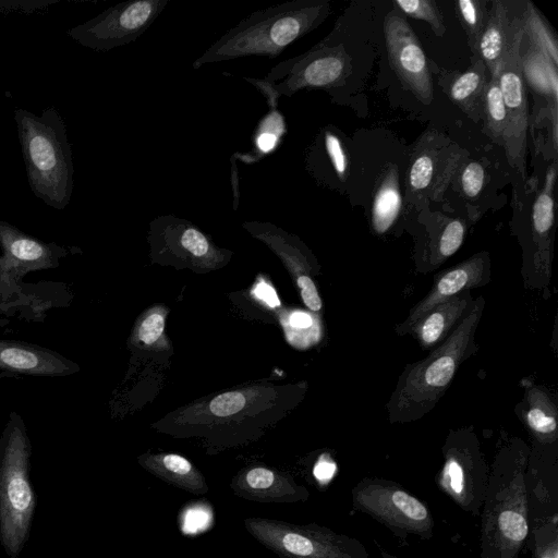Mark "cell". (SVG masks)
I'll return each instance as SVG.
<instances>
[{
  "instance_id": "cell-1",
  "label": "cell",
  "mask_w": 558,
  "mask_h": 558,
  "mask_svg": "<svg viewBox=\"0 0 558 558\" xmlns=\"http://www.w3.org/2000/svg\"><path fill=\"white\" fill-rule=\"evenodd\" d=\"M485 301L473 300L449 336L424 359L408 364L399 377L387 411L391 423H410L428 414L450 386L460 365L477 347L475 332Z\"/></svg>"
},
{
  "instance_id": "cell-2",
  "label": "cell",
  "mask_w": 558,
  "mask_h": 558,
  "mask_svg": "<svg viewBox=\"0 0 558 558\" xmlns=\"http://www.w3.org/2000/svg\"><path fill=\"white\" fill-rule=\"evenodd\" d=\"M330 11V2L323 0L289 1L255 11L206 49L193 69L250 56L274 59L317 28Z\"/></svg>"
},
{
  "instance_id": "cell-3",
  "label": "cell",
  "mask_w": 558,
  "mask_h": 558,
  "mask_svg": "<svg viewBox=\"0 0 558 558\" xmlns=\"http://www.w3.org/2000/svg\"><path fill=\"white\" fill-rule=\"evenodd\" d=\"M14 120L32 192L50 207L64 209L73 192L74 167L62 117L54 107L39 116L19 108Z\"/></svg>"
},
{
  "instance_id": "cell-4",
  "label": "cell",
  "mask_w": 558,
  "mask_h": 558,
  "mask_svg": "<svg viewBox=\"0 0 558 558\" xmlns=\"http://www.w3.org/2000/svg\"><path fill=\"white\" fill-rule=\"evenodd\" d=\"M523 454L496 459L481 510V558H518L529 533Z\"/></svg>"
},
{
  "instance_id": "cell-5",
  "label": "cell",
  "mask_w": 558,
  "mask_h": 558,
  "mask_svg": "<svg viewBox=\"0 0 558 558\" xmlns=\"http://www.w3.org/2000/svg\"><path fill=\"white\" fill-rule=\"evenodd\" d=\"M31 451L23 420L11 413L0 435V545L9 558H17L28 541L37 507Z\"/></svg>"
},
{
  "instance_id": "cell-6",
  "label": "cell",
  "mask_w": 558,
  "mask_h": 558,
  "mask_svg": "<svg viewBox=\"0 0 558 558\" xmlns=\"http://www.w3.org/2000/svg\"><path fill=\"white\" fill-rule=\"evenodd\" d=\"M352 73V59L342 45L322 41L307 52L278 63L264 80L245 78L257 86L274 109L281 96L301 89H335Z\"/></svg>"
},
{
  "instance_id": "cell-7",
  "label": "cell",
  "mask_w": 558,
  "mask_h": 558,
  "mask_svg": "<svg viewBox=\"0 0 558 558\" xmlns=\"http://www.w3.org/2000/svg\"><path fill=\"white\" fill-rule=\"evenodd\" d=\"M244 527L258 543L280 558H368L356 538L316 523L298 524L248 517Z\"/></svg>"
},
{
  "instance_id": "cell-8",
  "label": "cell",
  "mask_w": 558,
  "mask_h": 558,
  "mask_svg": "<svg viewBox=\"0 0 558 558\" xmlns=\"http://www.w3.org/2000/svg\"><path fill=\"white\" fill-rule=\"evenodd\" d=\"M352 506L405 539L414 535L423 541L434 534L428 507L401 485L385 478H363L352 488Z\"/></svg>"
},
{
  "instance_id": "cell-9",
  "label": "cell",
  "mask_w": 558,
  "mask_h": 558,
  "mask_svg": "<svg viewBox=\"0 0 558 558\" xmlns=\"http://www.w3.org/2000/svg\"><path fill=\"white\" fill-rule=\"evenodd\" d=\"M444 463L436 476L439 489L459 508L480 515L489 471L472 429L451 430L442 447Z\"/></svg>"
},
{
  "instance_id": "cell-10",
  "label": "cell",
  "mask_w": 558,
  "mask_h": 558,
  "mask_svg": "<svg viewBox=\"0 0 558 558\" xmlns=\"http://www.w3.org/2000/svg\"><path fill=\"white\" fill-rule=\"evenodd\" d=\"M465 151L437 130H427L416 142L404 180V203L422 208L439 202L451 183Z\"/></svg>"
},
{
  "instance_id": "cell-11",
  "label": "cell",
  "mask_w": 558,
  "mask_h": 558,
  "mask_svg": "<svg viewBox=\"0 0 558 558\" xmlns=\"http://www.w3.org/2000/svg\"><path fill=\"white\" fill-rule=\"evenodd\" d=\"M169 0H132L120 2L68 31L77 44L109 51L142 36L163 11Z\"/></svg>"
},
{
  "instance_id": "cell-12",
  "label": "cell",
  "mask_w": 558,
  "mask_h": 558,
  "mask_svg": "<svg viewBox=\"0 0 558 558\" xmlns=\"http://www.w3.org/2000/svg\"><path fill=\"white\" fill-rule=\"evenodd\" d=\"M523 36L521 19H513L509 46L497 78L507 112L504 149L510 166L524 177L529 114L521 59Z\"/></svg>"
},
{
  "instance_id": "cell-13",
  "label": "cell",
  "mask_w": 558,
  "mask_h": 558,
  "mask_svg": "<svg viewBox=\"0 0 558 558\" xmlns=\"http://www.w3.org/2000/svg\"><path fill=\"white\" fill-rule=\"evenodd\" d=\"M388 61L401 82L424 105L434 98L433 81L421 43L403 15L390 11L384 21Z\"/></svg>"
},
{
  "instance_id": "cell-14",
  "label": "cell",
  "mask_w": 558,
  "mask_h": 558,
  "mask_svg": "<svg viewBox=\"0 0 558 558\" xmlns=\"http://www.w3.org/2000/svg\"><path fill=\"white\" fill-rule=\"evenodd\" d=\"M490 259L487 252L477 253L452 268L435 276L434 284L427 295L410 312L409 316L396 327V332L404 336L411 332L416 323L437 304L474 288L488 283Z\"/></svg>"
},
{
  "instance_id": "cell-15",
  "label": "cell",
  "mask_w": 558,
  "mask_h": 558,
  "mask_svg": "<svg viewBox=\"0 0 558 558\" xmlns=\"http://www.w3.org/2000/svg\"><path fill=\"white\" fill-rule=\"evenodd\" d=\"M230 488L242 499L263 504H294L310 498L308 489L289 473L260 464L239 471Z\"/></svg>"
},
{
  "instance_id": "cell-16",
  "label": "cell",
  "mask_w": 558,
  "mask_h": 558,
  "mask_svg": "<svg viewBox=\"0 0 558 558\" xmlns=\"http://www.w3.org/2000/svg\"><path fill=\"white\" fill-rule=\"evenodd\" d=\"M1 270H28L54 267L58 258L65 253L54 243H45L33 238L9 222L0 220Z\"/></svg>"
},
{
  "instance_id": "cell-17",
  "label": "cell",
  "mask_w": 558,
  "mask_h": 558,
  "mask_svg": "<svg viewBox=\"0 0 558 558\" xmlns=\"http://www.w3.org/2000/svg\"><path fill=\"white\" fill-rule=\"evenodd\" d=\"M0 369L32 376H66L78 371L73 362L47 348L0 340Z\"/></svg>"
},
{
  "instance_id": "cell-18",
  "label": "cell",
  "mask_w": 558,
  "mask_h": 558,
  "mask_svg": "<svg viewBox=\"0 0 558 558\" xmlns=\"http://www.w3.org/2000/svg\"><path fill=\"white\" fill-rule=\"evenodd\" d=\"M556 163L553 162L546 172L545 184L537 194L532 209L533 241L536 251L533 254V275L548 279L551 265L550 231L554 225V184Z\"/></svg>"
},
{
  "instance_id": "cell-19",
  "label": "cell",
  "mask_w": 558,
  "mask_h": 558,
  "mask_svg": "<svg viewBox=\"0 0 558 558\" xmlns=\"http://www.w3.org/2000/svg\"><path fill=\"white\" fill-rule=\"evenodd\" d=\"M472 302L471 291H465L437 304L416 323L410 335L423 349L436 348L464 317Z\"/></svg>"
},
{
  "instance_id": "cell-20",
  "label": "cell",
  "mask_w": 558,
  "mask_h": 558,
  "mask_svg": "<svg viewBox=\"0 0 558 558\" xmlns=\"http://www.w3.org/2000/svg\"><path fill=\"white\" fill-rule=\"evenodd\" d=\"M510 27L507 3L500 0L490 2L475 57L483 61L489 77H498L509 46Z\"/></svg>"
},
{
  "instance_id": "cell-21",
  "label": "cell",
  "mask_w": 558,
  "mask_h": 558,
  "mask_svg": "<svg viewBox=\"0 0 558 558\" xmlns=\"http://www.w3.org/2000/svg\"><path fill=\"white\" fill-rule=\"evenodd\" d=\"M138 463L147 472L175 488L193 495L208 493L205 476L190 460L180 454H143L138 457Z\"/></svg>"
},
{
  "instance_id": "cell-22",
  "label": "cell",
  "mask_w": 558,
  "mask_h": 558,
  "mask_svg": "<svg viewBox=\"0 0 558 558\" xmlns=\"http://www.w3.org/2000/svg\"><path fill=\"white\" fill-rule=\"evenodd\" d=\"M487 70L478 58L464 72L454 74L444 90L449 99L474 122L482 120L483 98L487 85Z\"/></svg>"
},
{
  "instance_id": "cell-23",
  "label": "cell",
  "mask_w": 558,
  "mask_h": 558,
  "mask_svg": "<svg viewBox=\"0 0 558 558\" xmlns=\"http://www.w3.org/2000/svg\"><path fill=\"white\" fill-rule=\"evenodd\" d=\"M402 208L399 172L396 165L388 166L374 193L371 223L376 234H384L393 226Z\"/></svg>"
},
{
  "instance_id": "cell-24",
  "label": "cell",
  "mask_w": 558,
  "mask_h": 558,
  "mask_svg": "<svg viewBox=\"0 0 558 558\" xmlns=\"http://www.w3.org/2000/svg\"><path fill=\"white\" fill-rule=\"evenodd\" d=\"M523 421L541 442H551L557 438V408L549 392L538 386L526 391Z\"/></svg>"
},
{
  "instance_id": "cell-25",
  "label": "cell",
  "mask_w": 558,
  "mask_h": 558,
  "mask_svg": "<svg viewBox=\"0 0 558 558\" xmlns=\"http://www.w3.org/2000/svg\"><path fill=\"white\" fill-rule=\"evenodd\" d=\"M484 132L496 144L505 147L507 112L498 78L489 77L484 92L483 114Z\"/></svg>"
},
{
  "instance_id": "cell-26",
  "label": "cell",
  "mask_w": 558,
  "mask_h": 558,
  "mask_svg": "<svg viewBox=\"0 0 558 558\" xmlns=\"http://www.w3.org/2000/svg\"><path fill=\"white\" fill-rule=\"evenodd\" d=\"M310 157L324 158L332 174L340 183H345L350 173V159L341 137L331 126L323 129L310 149Z\"/></svg>"
},
{
  "instance_id": "cell-27",
  "label": "cell",
  "mask_w": 558,
  "mask_h": 558,
  "mask_svg": "<svg viewBox=\"0 0 558 558\" xmlns=\"http://www.w3.org/2000/svg\"><path fill=\"white\" fill-rule=\"evenodd\" d=\"M521 21L523 33L529 36L533 47L545 54L557 66L558 41L551 28L532 2H526Z\"/></svg>"
},
{
  "instance_id": "cell-28",
  "label": "cell",
  "mask_w": 558,
  "mask_h": 558,
  "mask_svg": "<svg viewBox=\"0 0 558 558\" xmlns=\"http://www.w3.org/2000/svg\"><path fill=\"white\" fill-rule=\"evenodd\" d=\"M465 231L464 220H447L429 243V265L437 267L453 255L462 245Z\"/></svg>"
},
{
  "instance_id": "cell-29",
  "label": "cell",
  "mask_w": 558,
  "mask_h": 558,
  "mask_svg": "<svg viewBox=\"0 0 558 558\" xmlns=\"http://www.w3.org/2000/svg\"><path fill=\"white\" fill-rule=\"evenodd\" d=\"M487 2L482 0H459L454 3V10L468 38V45L476 57L477 44L484 29L488 9Z\"/></svg>"
},
{
  "instance_id": "cell-30",
  "label": "cell",
  "mask_w": 558,
  "mask_h": 558,
  "mask_svg": "<svg viewBox=\"0 0 558 558\" xmlns=\"http://www.w3.org/2000/svg\"><path fill=\"white\" fill-rule=\"evenodd\" d=\"M393 3L405 15L427 22L435 35L440 37L445 34L446 26L444 17L436 1L396 0Z\"/></svg>"
},
{
  "instance_id": "cell-31",
  "label": "cell",
  "mask_w": 558,
  "mask_h": 558,
  "mask_svg": "<svg viewBox=\"0 0 558 558\" xmlns=\"http://www.w3.org/2000/svg\"><path fill=\"white\" fill-rule=\"evenodd\" d=\"M456 174H459L458 180L463 196L468 199L476 198L485 184L484 167L477 161L463 162Z\"/></svg>"
},
{
  "instance_id": "cell-32",
  "label": "cell",
  "mask_w": 558,
  "mask_h": 558,
  "mask_svg": "<svg viewBox=\"0 0 558 558\" xmlns=\"http://www.w3.org/2000/svg\"><path fill=\"white\" fill-rule=\"evenodd\" d=\"M535 557L558 558V535L556 523L535 531Z\"/></svg>"
},
{
  "instance_id": "cell-33",
  "label": "cell",
  "mask_w": 558,
  "mask_h": 558,
  "mask_svg": "<svg viewBox=\"0 0 558 558\" xmlns=\"http://www.w3.org/2000/svg\"><path fill=\"white\" fill-rule=\"evenodd\" d=\"M244 404V396L239 391H231L216 397L210 402L209 409L217 416H228L239 412Z\"/></svg>"
},
{
  "instance_id": "cell-34",
  "label": "cell",
  "mask_w": 558,
  "mask_h": 558,
  "mask_svg": "<svg viewBox=\"0 0 558 558\" xmlns=\"http://www.w3.org/2000/svg\"><path fill=\"white\" fill-rule=\"evenodd\" d=\"M165 318L160 313H151L140 325L138 338L147 343H154L163 331Z\"/></svg>"
},
{
  "instance_id": "cell-35",
  "label": "cell",
  "mask_w": 558,
  "mask_h": 558,
  "mask_svg": "<svg viewBox=\"0 0 558 558\" xmlns=\"http://www.w3.org/2000/svg\"><path fill=\"white\" fill-rule=\"evenodd\" d=\"M254 292L256 296L265 301L271 307L278 306L280 303L275 290L267 283L262 282L257 284Z\"/></svg>"
},
{
  "instance_id": "cell-36",
  "label": "cell",
  "mask_w": 558,
  "mask_h": 558,
  "mask_svg": "<svg viewBox=\"0 0 558 558\" xmlns=\"http://www.w3.org/2000/svg\"><path fill=\"white\" fill-rule=\"evenodd\" d=\"M291 324L295 327L305 328L312 324V320L307 314L296 312L291 316Z\"/></svg>"
},
{
  "instance_id": "cell-37",
  "label": "cell",
  "mask_w": 558,
  "mask_h": 558,
  "mask_svg": "<svg viewBox=\"0 0 558 558\" xmlns=\"http://www.w3.org/2000/svg\"><path fill=\"white\" fill-rule=\"evenodd\" d=\"M381 556H383V558H399V557L392 556L386 551H381Z\"/></svg>"
}]
</instances>
